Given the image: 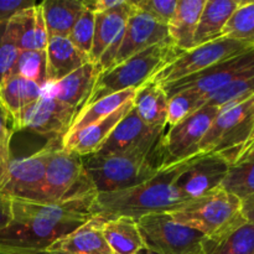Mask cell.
<instances>
[{
	"label": "cell",
	"mask_w": 254,
	"mask_h": 254,
	"mask_svg": "<svg viewBox=\"0 0 254 254\" xmlns=\"http://www.w3.org/2000/svg\"><path fill=\"white\" fill-rule=\"evenodd\" d=\"M96 197L93 190L56 203L11 200V221L0 228V247L24 252L47 251L98 215Z\"/></svg>",
	"instance_id": "cell-1"
},
{
	"label": "cell",
	"mask_w": 254,
	"mask_h": 254,
	"mask_svg": "<svg viewBox=\"0 0 254 254\" xmlns=\"http://www.w3.org/2000/svg\"><path fill=\"white\" fill-rule=\"evenodd\" d=\"M196 156L161 169L153 178L134 188L117 192L97 193V213L107 216H127L138 220L143 216L169 212L178 207L189 200L178 190L175 180Z\"/></svg>",
	"instance_id": "cell-2"
},
{
	"label": "cell",
	"mask_w": 254,
	"mask_h": 254,
	"mask_svg": "<svg viewBox=\"0 0 254 254\" xmlns=\"http://www.w3.org/2000/svg\"><path fill=\"white\" fill-rule=\"evenodd\" d=\"M168 213L175 222L193 228L213 241L246 223L241 200L220 188L181 203Z\"/></svg>",
	"instance_id": "cell-3"
},
{
	"label": "cell",
	"mask_w": 254,
	"mask_h": 254,
	"mask_svg": "<svg viewBox=\"0 0 254 254\" xmlns=\"http://www.w3.org/2000/svg\"><path fill=\"white\" fill-rule=\"evenodd\" d=\"M184 52L173 41H165L129 57L99 74L84 106L126 89H138Z\"/></svg>",
	"instance_id": "cell-4"
},
{
	"label": "cell",
	"mask_w": 254,
	"mask_h": 254,
	"mask_svg": "<svg viewBox=\"0 0 254 254\" xmlns=\"http://www.w3.org/2000/svg\"><path fill=\"white\" fill-rule=\"evenodd\" d=\"M254 146V96L221 108L201 140L200 154H215L230 165Z\"/></svg>",
	"instance_id": "cell-5"
},
{
	"label": "cell",
	"mask_w": 254,
	"mask_h": 254,
	"mask_svg": "<svg viewBox=\"0 0 254 254\" xmlns=\"http://www.w3.org/2000/svg\"><path fill=\"white\" fill-rule=\"evenodd\" d=\"M81 158L84 173L97 193L134 188L161 170L156 161L138 153H94Z\"/></svg>",
	"instance_id": "cell-6"
},
{
	"label": "cell",
	"mask_w": 254,
	"mask_h": 254,
	"mask_svg": "<svg viewBox=\"0 0 254 254\" xmlns=\"http://www.w3.org/2000/svg\"><path fill=\"white\" fill-rule=\"evenodd\" d=\"M145 248L158 254H205L202 233L175 222L166 212L136 220Z\"/></svg>",
	"instance_id": "cell-7"
},
{
	"label": "cell",
	"mask_w": 254,
	"mask_h": 254,
	"mask_svg": "<svg viewBox=\"0 0 254 254\" xmlns=\"http://www.w3.org/2000/svg\"><path fill=\"white\" fill-rule=\"evenodd\" d=\"M166 130L168 129L164 127H151L144 123L133 107L97 154L138 153L153 159L164 169V138Z\"/></svg>",
	"instance_id": "cell-8"
},
{
	"label": "cell",
	"mask_w": 254,
	"mask_h": 254,
	"mask_svg": "<svg viewBox=\"0 0 254 254\" xmlns=\"http://www.w3.org/2000/svg\"><path fill=\"white\" fill-rule=\"evenodd\" d=\"M93 190L84 173L81 156L62 145L55 149L47 164L39 203L61 202Z\"/></svg>",
	"instance_id": "cell-9"
},
{
	"label": "cell",
	"mask_w": 254,
	"mask_h": 254,
	"mask_svg": "<svg viewBox=\"0 0 254 254\" xmlns=\"http://www.w3.org/2000/svg\"><path fill=\"white\" fill-rule=\"evenodd\" d=\"M253 47L254 46L237 41V40L221 37L215 41L206 42V44L185 51L175 61L164 67L153 78L163 86L173 83L179 79L205 71L220 62L243 54Z\"/></svg>",
	"instance_id": "cell-10"
},
{
	"label": "cell",
	"mask_w": 254,
	"mask_h": 254,
	"mask_svg": "<svg viewBox=\"0 0 254 254\" xmlns=\"http://www.w3.org/2000/svg\"><path fill=\"white\" fill-rule=\"evenodd\" d=\"M60 145H62V139L51 138L37 153L11 160L6 176L0 185V193L11 200L40 202L47 164L51 154Z\"/></svg>",
	"instance_id": "cell-11"
},
{
	"label": "cell",
	"mask_w": 254,
	"mask_h": 254,
	"mask_svg": "<svg viewBox=\"0 0 254 254\" xmlns=\"http://www.w3.org/2000/svg\"><path fill=\"white\" fill-rule=\"evenodd\" d=\"M251 76H254V47L243 54L220 62L205 71L179 79L173 83L164 84V89L169 98L185 89L195 91L203 97L223 88L237 79Z\"/></svg>",
	"instance_id": "cell-12"
},
{
	"label": "cell",
	"mask_w": 254,
	"mask_h": 254,
	"mask_svg": "<svg viewBox=\"0 0 254 254\" xmlns=\"http://www.w3.org/2000/svg\"><path fill=\"white\" fill-rule=\"evenodd\" d=\"M218 112L220 108L203 106L166 130L164 138V168L173 166L200 154L198 146L201 140L217 117Z\"/></svg>",
	"instance_id": "cell-13"
},
{
	"label": "cell",
	"mask_w": 254,
	"mask_h": 254,
	"mask_svg": "<svg viewBox=\"0 0 254 254\" xmlns=\"http://www.w3.org/2000/svg\"><path fill=\"white\" fill-rule=\"evenodd\" d=\"M76 116L77 111L73 108L42 94L12 119L11 127L14 131L29 130L64 139Z\"/></svg>",
	"instance_id": "cell-14"
},
{
	"label": "cell",
	"mask_w": 254,
	"mask_h": 254,
	"mask_svg": "<svg viewBox=\"0 0 254 254\" xmlns=\"http://www.w3.org/2000/svg\"><path fill=\"white\" fill-rule=\"evenodd\" d=\"M230 164L215 154H200L175 180V186L188 200L198 197L220 188Z\"/></svg>",
	"instance_id": "cell-15"
},
{
	"label": "cell",
	"mask_w": 254,
	"mask_h": 254,
	"mask_svg": "<svg viewBox=\"0 0 254 254\" xmlns=\"http://www.w3.org/2000/svg\"><path fill=\"white\" fill-rule=\"evenodd\" d=\"M165 41H171L169 37L168 26L156 21L134 6L128 17L123 41L113 66L154 45Z\"/></svg>",
	"instance_id": "cell-16"
},
{
	"label": "cell",
	"mask_w": 254,
	"mask_h": 254,
	"mask_svg": "<svg viewBox=\"0 0 254 254\" xmlns=\"http://www.w3.org/2000/svg\"><path fill=\"white\" fill-rule=\"evenodd\" d=\"M99 74V67L96 64L87 62L68 76L44 87L42 94L57 99L78 113L91 96Z\"/></svg>",
	"instance_id": "cell-17"
},
{
	"label": "cell",
	"mask_w": 254,
	"mask_h": 254,
	"mask_svg": "<svg viewBox=\"0 0 254 254\" xmlns=\"http://www.w3.org/2000/svg\"><path fill=\"white\" fill-rule=\"evenodd\" d=\"M133 107L134 104L133 99H131L102 121L97 122V123L77 131V133L64 136L62 139V148L73 151L79 156H86L97 153L101 149V146L106 143V140L111 135L112 131L116 129V127L133 109Z\"/></svg>",
	"instance_id": "cell-18"
},
{
	"label": "cell",
	"mask_w": 254,
	"mask_h": 254,
	"mask_svg": "<svg viewBox=\"0 0 254 254\" xmlns=\"http://www.w3.org/2000/svg\"><path fill=\"white\" fill-rule=\"evenodd\" d=\"M106 215H97L69 235L60 238L47 251L67 254H113L104 238Z\"/></svg>",
	"instance_id": "cell-19"
},
{
	"label": "cell",
	"mask_w": 254,
	"mask_h": 254,
	"mask_svg": "<svg viewBox=\"0 0 254 254\" xmlns=\"http://www.w3.org/2000/svg\"><path fill=\"white\" fill-rule=\"evenodd\" d=\"M133 0H127L123 6L94 15V36L89 61L98 64L108 47L126 32L128 17L133 10Z\"/></svg>",
	"instance_id": "cell-20"
},
{
	"label": "cell",
	"mask_w": 254,
	"mask_h": 254,
	"mask_svg": "<svg viewBox=\"0 0 254 254\" xmlns=\"http://www.w3.org/2000/svg\"><path fill=\"white\" fill-rule=\"evenodd\" d=\"M87 62H91L89 57L78 51L67 37H50L46 47L47 84L68 76Z\"/></svg>",
	"instance_id": "cell-21"
},
{
	"label": "cell",
	"mask_w": 254,
	"mask_h": 254,
	"mask_svg": "<svg viewBox=\"0 0 254 254\" xmlns=\"http://www.w3.org/2000/svg\"><path fill=\"white\" fill-rule=\"evenodd\" d=\"M20 51H45L49 44L41 4L20 11L10 20Z\"/></svg>",
	"instance_id": "cell-22"
},
{
	"label": "cell",
	"mask_w": 254,
	"mask_h": 254,
	"mask_svg": "<svg viewBox=\"0 0 254 254\" xmlns=\"http://www.w3.org/2000/svg\"><path fill=\"white\" fill-rule=\"evenodd\" d=\"M102 230L113 254H138L145 248L134 218L106 215Z\"/></svg>",
	"instance_id": "cell-23"
},
{
	"label": "cell",
	"mask_w": 254,
	"mask_h": 254,
	"mask_svg": "<svg viewBox=\"0 0 254 254\" xmlns=\"http://www.w3.org/2000/svg\"><path fill=\"white\" fill-rule=\"evenodd\" d=\"M169 97L164 86L151 78L135 91L133 98L134 109L141 121L151 127L166 128Z\"/></svg>",
	"instance_id": "cell-24"
},
{
	"label": "cell",
	"mask_w": 254,
	"mask_h": 254,
	"mask_svg": "<svg viewBox=\"0 0 254 254\" xmlns=\"http://www.w3.org/2000/svg\"><path fill=\"white\" fill-rule=\"evenodd\" d=\"M241 0H206L193 39V47L222 37L226 24Z\"/></svg>",
	"instance_id": "cell-25"
},
{
	"label": "cell",
	"mask_w": 254,
	"mask_h": 254,
	"mask_svg": "<svg viewBox=\"0 0 254 254\" xmlns=\"http://www.w3.org/2000/svg\"><path fill=\"white\" fill-rule=\"evenodd\" d=\"M206 0H179L173 19L168 25L169 37L183 51L193 49V39Z\"/></svg>",
	"instance_id": "cell-26"
},
{
	"label": "cell",
	"mask_w": 254,
	"mask_h": 254,
	"mask_svg": "<svg viewBox=\"0 0 254 254\" xmlns=\"http://www.w3.org/2000/svg\"><path fill=\"white\" fill-rule=\"evenodd\" d=\"M42 87L19 74H9L0 83V106L10 122L29 104L42 96Z\"/></svg>",
	"instance_id": "cell-27"
},
{
	"label": "cell",
	"mask_w": 254,
	"mask_h": 254,
	"mask_svg": "<svg viewBox=\"0 0 254 254\" xmlns=\"http://www.w3.org/2000/svg\"><path fill=\"white\" fill-rule=\"evenodd\" d=\"M42 15L50 37H67L84 10L83 0H46Z\"/></svg>",
	"instance_id": "cell-28"
},
{
	"label": "cell",
	"mask_w": 254,
	"mask_h": 254,
	"mask_svg": "<svg viewBox=\"0 0 254 254\" xmlns=\"http://www.w3.org/2000/svg\"><path fill=\"white\" fill-rule=\"evenodd\" d=\"M135 91L136 89H126V91L118 92V93L101 98L99 101L93 102L88 106H84L74 117L73 122H72L71 127H69L68 131L64 136L77 133V131L82 130V129L87 128V127L92 126V124L108 117L109 114L117 111L124 103L131 101L135 96Z\"/></svg>",
	"instance_id": "cell-29"
},
{
	"label": "cell",
	"mask_w": 254,
	"mask_h": 254,
	"mask_svg": "<svg viewBox=\"0 0 254 254\" xmlns=\"http://www.w3.org/2000/svg\"><path fill=\"white\" fill-rule=\"evenodd\" d=\"M221 188L240 200L254 193V146L230 165Z\"/></svg>",
	"instance_id": "cell-30"
},
{
	"label": "cell",
	"mask_w": 254,
	"mask_h": 254,
	"mask_svg": "<svg viewBox=\"0 0 254 254\" xmlns=\"http://www.w3.org/2000/svg\"><path fill=\"white\" fill-rule=\"evenodd\" d=\"M205 254H254V225L243 223L217 240H205Z\"/></svg>",
	"instance_id": "cell-31"
},
{
	"label": "cell",
	"mask_w": 254,
	"mask_h": 254,
	"mask_svg": "<svg viewBox=\"0 0 254 254\" xmlns=\"http://www.w3.org/2000/svg\"><path fill=\"white\" fill-rule=\"evenodd\" d=\"M252 96H254V76L237 79L213 93L201 97L200 108L203 106H211L221 109L245 101Z\"/></svg>",
	"instance_id": "cell-32"
},
{
	"label": "cell",
	"mask_w": 254,
	"mask_h": 254,
	"mask_svg": "<svg viewBox=\"0 0 254 254\" xmlns=\"http://www.w3.org/2000/svg\"><path fill=\"white\" fill-rule=\"evenodd\" d=\"M222 37L254 46V1H241L222 31Z\"/></svg>",
	"instance_id": "cell-33"
},
{
	"label": "cell",
	"mask_w": 254,
	"mask_h": 254,
	"mask_svg": "<svg viewBox=\"0 0 254 254\" xmlns=\"http://www.w3.org/2000/svg\"><path fill=\"white\" fill-rule=\"evenodd\" d=\"M46 50L45 51H20L10 74H19L40 87L47 86Z\"/></svg>",
	"instance_id": "cell-34"
},
{
	"label": "cell",
	"mask_w": 254,
	"mask_h": 254,
	"mask_svg": "<svg viewBox=\"0 0 254 254\" xmlns=\"http://www.w3.org/2000/svg\"><path fill=\"white\" fill-rule=\"evenodd\" d=\"M201 96L191 89H185L175 93L169 98L166 129L176 126L181 121L190 117L200 108Z\"/></svg>",
	"instance_id": "cell-35"
},
{
	"label": "cell",
	"mask_w": 254,
	"mask_h": 254,
	"mask_svg": "<svg viewBox=\"0 0 254 254\" xmlns=\"http://www.w3.org/2000/svg\"><path fill=\"white\" fill-rule=\"evenodd\" d=\"M20 50L11 24H0V83L9 76L15 66Z\"/></svg>",
	"instance_id": "cell-36"
},
{
	"label": "cell",
	"mask_w": 254,
	"mask_h": 254,
	"mask_svg": "<svg viewBox=\"0 0 254 254\" xmlns=\"http://www.w3.org/2000/svg\"><path fill=\"white\" fill-rule=\"evenodd\" d=\"M84 4V2H83ZM94 12L84 6L83 12L72 27L67 39L82 54L89 57L94 36Z\"/></svg>",
	"instance_id": "cell-37"
},
{
	"label": "cell",
	"mask_w": 254,
	"mask_h": 254,
	"mask_svg": "<svg viewBox=\"0 0 254 254\" xmlns=\"http://www.w3.org/2000/svg\"><path fill=\"white\" fill-rule=\"evenodd\" d=\"M179 0H133L134 6L156 21L168 26L178 7Z\"/></svg>",
	"instance_id": "cell-38"
},
{
	"label": "cell",
	"mask_w": 254,
	"mask_h": 254,
	"mask_svg": "<svg viewBox=\"0 0 254 254\" xmlns=\"http://www.w3.org/2000/svg\"><path fill=\"white\" fill-rule=\"evenodd\" d=\"M12 130L11 122L6 112L0 106V185L5 179L11 163V154H10V143H11Z\"/></svg>",
	"instance_id": "cell-39"
},
{
	"label": "cell",
	"mask_w": 254,
	"mask_h": 254,
	"mask_svg": "<svg viewBox=\"0 0 254 254\" xmlns=\"http://www.w3.org/2000/svg\"><path fill=\"white\" fill-rule=\"evenodd\" d=\"M36 4L34 0H0V24L9 22L20 11Z\"/></svg>",
	"instance_id": "cell-40"
},
{
	"label": "cell",
	"mask_w": 254,
	"mask_h": 254,
	"mask_svg": "<svg viewBox=\"0 0 254 254\" xmlns=\"http://www.w3.org/2000/svg\"><path fill=\"white\" fill-rule=\"evenodd\" d=\"M83 2L87 9L93 11L94 14H98V12H107L118 9L126 4L127 0H91V1L83 0Z\"/></svg>",
	"instance_id": "cell-41"
},
{
	"label": "cell",
	"mask_w": 254,
	"mask_h": 254,
	"mask_svg": "<svg viewBox=\"0 0 254 254\" xmlns=\"http://www.w3.org/2000/svg\"><path fill=\"white\" fill-rule=\"evenodd\" d=\"M11 221V198L0 193V228H4Z\"/></svg>",
	"instance_id": "cell-42"
},
{
	"label": "cell",
	"mask_w": 254,
	"mask_h": 254,
	"mask_svg": "<svg viewBox=\"0 0 254 254\" xmlns=\"http://www.w3.org/2000/svg\"><path fill=\"white\" fill-rule=\"evenodd\" d=\"M241 210L246 221L254 225V193L241 200Z\"/></svg>",
	"instance_id": "cell-43"
},
{
	"label": "cell",
	"mask_w": 254,
	"mask_h": 254,
	"mask_svg": "<svg viewBox=\"0 0 254 254\" xmlns=\"http://www.w3.org/2000/svg\"><path fill=\"white\" fill-rule=\"evenodd\" d=\"M0 254H32L31 252H24V251H12L7 248L0 247Z\"/></svg>",
	"instance_id": "cell-44"
},
{
	"label": "cell",
	"mask_w": 254,
	"mask_h": 254,
	"mask_svg": "<svg viewBox=\"0 0 254 254\" xmlns=\"http://www.w3.org/2000/svg\"><path fill=\"white\" fill-rule=\"evenodd\" d=\"M32 254H67L62 252H51V251H42V252H31Z\"/></svg>",
	"instance_id": "cell-45"
},
{
	"label": "cell",
	"mask_w": 254,
	"mask_h": 254,
	"mask_svg": "<svg viewBox=\"0 0 254 254\" xmlns=\"http://www.w3.org/2000/svg\"><path fill=\"white\" fill-rule=\"evenodd\" d=\"M138 254H158V253L153 252V251L148 250V248H144V250H143V251H141V252H139Z\"/></svg>",
	"instance_id": "cell-46"
}]
</instances>
